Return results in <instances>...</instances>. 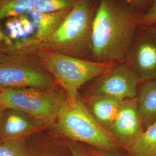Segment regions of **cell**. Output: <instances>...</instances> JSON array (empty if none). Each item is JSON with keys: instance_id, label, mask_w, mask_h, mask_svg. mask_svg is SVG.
Instances as JSON below:
<instances>
[{"instance_id": "1", "label": "cell", "mask_w": 156, "mask_h": 156, "mask_svg": "<svg viewBox=\"0 0 156 156\" xmlns=\"http://www.w3.org/2000/svg\"><path fill=\"white\" fill-rule=\"evenodd\" d=\"M144 14L123 0H98L90 33V60L125 62Z\"/></svg>"}, {"instance_id": "2", "label": "cell", "mask_w": 156, "mask_h": 156, "mask_svg": "<svg viewBox=\"0 0 156 156\" xmlns=\"http://www.w3.org/2000/svg\"><path fill=\"white\" fill-rule=\"evenodd\" d=\"M71 9L53 13L33 9L0 20V49L11 56L34 54L56 31Z\"/></svg>"}, {"instance_id": "3", "label": "cell", "mask_w": 156, "mask_h": 156, "mask_svg": "<svg viewBox=\"0 0 156 156\" xmlns=\"http://www.w3.org/2000/svg\"><path fill=\"white\" fill-rule=\"evenodd\" d=\"M34 54L64 90L67 100L71 103L79 99L78 90L83 84L101 76L115 64L80 58L45 48H39Z\"/></svg>"}, {"instance_id": "4", "label": "cell", "mask_w": 156, "mask_h": 156, "mask_svg": "<svg viewBox=\"0 0 156 156\" xmlns=\"http://www.w3.org/2000/svg\"><path fill=\"white\" fill-rule=\"evenodd\" d=\"M97 1L82 0L74 6L42 48L90 60V33Z\"/></svg>"}, {"instance_id": "5", "label": "cell", "mask_w": 156, "mask_h": 156, "mask_svg": "<svg viewBox=\"0 0 156 156\" xmlns=\"http://www.w3.org/2000/svg\"><path fill=\"white\" fill-rule=\"evenodd\" d=\"M55 127L62 136L105 151H116L118 142L111 132L101 125L79 98L62 107Z\"/></svg>"}, {"instance_id": "6", "label": "cell", "mask_w": 156, "mask_h": 156, "mask_svg": "<svg viewBox=\"0 0 156 156\" xmlns=\"http://www.w3.org/2000/svg\"><path fill=\"white\" fill-rule=\"evenodd\" d=\"M67 97L49 89L26 88L0 91L3 108L23 112L45 127L55 126Z\"/></svg>"}, {"instance_id": "7", "label": "cell", "mask_w": 156, "mask_h": 156, "mask_svg": "<svg viewBox=\"0 0 156 156\" xmlns=\"http://www.w3.org/2000/svg\"><path fill=\"white\" fill-rule=\"evenodd\" d=\"M55 82L35 54L12 56L0 63V91L49 89Z\"/></svg>"}, {"instance_id": "8", "label": "cell", "mask_w": 156, "mask_h": 156, "mask_svg": "<svg viewBox=\"0 0 156 156\" xmlns=\"http://www.w3.org/2000/svg\"><path fill=\"white\" fill-rule=\"evenodd\" d=\"M101 77L94 94L109 96L120 101L136 97L140 80L126 61L115 63Z\"/></svg>"}, {"instance_id": "9", "label": "cell", "mask_w": 156, "mask_h": 156, "mask_svg": "<svg viewBox=\"0 0 156 156\" xmlns=\"http://www.w3.org/2000/svg\"><path fill=\"white\" fill-rule=\"evenodd\" d=\"M127 57L140 81L156 79V38L144 28L137 30Z\"/></svg>"}, {"instance_id": "10", "label": "cell", "mask_w": 156, "mask_h": 156, "mask_svg": "<svg viewBox=\"0 0 156 156\" xmlns=\"http://www.w3.org/2000/svg\"><path fill=\"white\" fill-rule=\"evenodd\" d=\"M144 130L136 97L123 101L117 116L109 129L112 135L118 143L128 149Z\"/></svg>"}, {"instance_id": "11", "label": "cell", "mask_w": 156, "mask_h": 156, "mask_svg": "<svg viewBox=\"0 0 156 156\" xmlns=\"http://www.w3.org/2000/svg\"><path fill=\"white\" fill-rule=\"evenodd\" d=\"M45 128L23 112L10 108L0 111V141H24Z\"/></svg>"}, {"instance_id": "12", "label": "cell", "mask_w": 156, "mask_h": 156, "mask_svg": "<svg viewBox=\"0 0 156 156\" xmlns=\"http://www.w3.org/2000/svg\"><path fill=\"white\" fill-rule=\"evenodd\" d=\"M136 95L144 127L156 122V79L142 81Z\"/></svg>"}, {"instance_id": "13", "label": "cell", "mask_w": 156, "mask_h": 156, "mask_svg": "<svg viewBox=\"0 0 156 156\" xmlns=\"http://www.w3.org/2000/svg\"><path fill=\"white\" fill-rule=\"evenodd\" d=\"M122 101L109 96L93 94L90 100V112L101 125L109 130Z\"/></svg>"}, {"instance_id": "14", "label": "cell", "mask_w": 156, "mask_h": 156, "mask_svg": "<svg viewBox=\"0 0 156 156\" xmlns=\"http://www.w3.org/2000/svg\"><path fill=\"white\" fill-rule=\"evenodd\" d=\"M128 149L132 156H156V122L145 128Z\"/></svg>"}, {"instance_id": "15", "label": "cell", "mask_w": 156, "mask_h": 156, "mask_svg": "<svg viewBox=\"0 0 156 156\" xmlns=\"http://www.w3.org/2000/svg\"><path fill=\"white\" fill-rule=\"evenodd\" d=\"M34 0H0V20L34 9Z\"/></svg>"}, {"instance_id": "16", "label": "cell", "mask_w": 156, "mask_h": 156, "mask_svg": "<svg viewBox=\"0 0 156 156\" xmlns=\"http://www.w3.org/2000/svg\"><path fill=\"white\" fill-rule=\"evenodd\" d=\"M82 0H34V9L43 13H53L73 8Z\"/></svg>"}, {"instance_id": "17", "label": "cell", "mask_w": 156, "mask_h": 156, "mask_svg": "<svg viewBox=\"0 0 156 156\" xmlns=\"http://www.w3.org/2000/svg\"><path fill=\"white\" fill-rule=\"evenodd\" d=\"M0 156H34L24 141H0Z\"/></svg>"}, {"instance_id": "18", "label": "cell", "mask_w": 156, "mask_h": 156, "mask_svg": "<svg viewBox=\"0 0 156 156\" xmlns=\"http://www.w3.org/2000/svg\"><path fill=\"white\" fill-rule=\"evenodd\" d=\"M156 24V0L141 19L140 28H146Z\"/></svg>"}, {"instance_id": "19", "label": "cell", "mask_w": 156, "mask_h": 156, "mask_svg": "<svg viewBox=\"0 0 156 156\" xmlns=\"http://www.w3.org/2000/svg\"><path fill=\"white\" fill-rule=\"evenodd\" d=\"M131 5L142 12L144 13L147 11L155 0H123Z\"/></svg>"}, {"instance_id": "20", "label": "cell", "mask_w": 156, "mask_h": 156, "mask_svg": "<svg viewBox=\"0 0 156 156\" xmlns=\"http://www.w3.org/2000/svg\"><path fill=\"white\" fill-rule=\"evenodd\" d=\"M88 153L90 156H121L116 153V151H105L98 148L89 149Z\"/></svg>"}, {"instance_id": "21", "label": "cell", "mask_w": 156, "mask_h": 156, "mask_svg": "<svg viewBox=\"0 0 156 156\" xmlns=\"http://www.w3.org/2000/svg\"><path fill=\"white\" fill-rule=\"evenodd\" d=\"M68 145L72 156H90L89 153H86L80 147L74 143L69 142Z\"/></svg>"}, {"instance_id": "22", "label": "cell", "mask_w": 156, "mask_h": 156, "mask_svg": "<svg viewBox=\"0 0 156 156\" xmlns=\"http://www.w3.org/2000/svg\"><path fill=\"white\" fill-rule=\"evenodd\" d=\"M12 56H13L9 55L0 49V63L9 60V58H11Z\"/></svg>"}, {"instance_id": "23", "label": "cell", "mask_w": 156, "mask_h": 156, "mask_svg": "<svg viewBox=\"0 0 156 156\" xmlns=\"http://www.w3.org/2000/svg\"><path fill=\"white\" fill-rule=\"evenodd\" d=\"M142 28H144L149 33L151 34V35H153V37L156 38V24L149 27Z\"/></svg>"}, {"instance_id": "24", "label": "cell", "mask_w": 156, "mask_h": 156, "mask_svg": "<svg viewBox=\"0 0 156 156\" xmlns=\"http://www.w3.org/2000/svg\"><path fill=\"white\" fill-rule=\"evenodd\" d=\"M34 156H56L55 154H51V153H41L39 154H34Z\"/></svg>"}, {"instance_id": "25", "label": "cell", "mask_w": 156, "mask_h": 156, "mask_svg": "<svg viewBox=\"0 0 156 156\" xmlns=\"http://www.w3.org/2000/svg\"><path fill=\"white\" fill-rule=\"evenodd\" d=\"M3 109V108L2 107V106H1V104H0V111L2 110Z\"/></svg>"}]
</instances>
